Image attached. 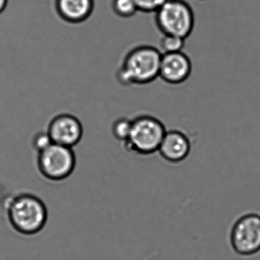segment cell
Returning a JSON list of instances; mask_svg holds the SVG:
<instances>
[{
	"label": "cell",
	"mask_w": 260,
	"mask_h": 260,
	"mask_svg": "<svg viewBox=\"0 0 260 260\" xmlns=\"http://www.w3.org/2000/svg\"><path fill=\"white\" fill-rule=\"evenodd\" d=\"M191 148L188 137L183 132L173 129L167 131L158 152L167 162L176 164L188 157Z\"/></svg>",
	"instance_id": "9"
},
{
	"label": "cell",
	"mask_w": 260,
	"mask_h": 260,
	"mask_svg": "<svg viewBox=\"0 0 260 260\" xmlns=\"http://www.w3.org/2000/svg\"><path fill=\"white\" fill-rule=\"evenodd\" d=\"M52 144V140H51L48 131L38 132L32 138V146L37 153L48 148Z\"/></svg>",
	"instance_id": "15"
},
{
	"label": "cell",
	"mask_w": 260,
	"mask_h": 260,
	"mask_svg": "<svg viewBox=\"0 0 260 260\" xmlns=\"http://www.w3.org/2000/svg\"><path fill=\"white\" fill-rule=\"evenodd\" d=\"M47 131L53 143L71 148L77 145L83 136L81 121L71 114H60L54 117Z\"/></svg>",
	"instance_id": "7"
},
{
	"label": "cell",
	"mask_w": 260,
	"mask_h": 260,
	"mask_svg": "<svg viewBox=\"0 0 260 260\" xmlns=\"http://www.w3.org/2000/svg\"><path fill=\"white\" fill-rule=\"evenodd\" d=\"M192 71L191 59L183 51L162 54L159 77L170 85L185 83Z\"/></svg>",
	"instance_id": "8"
},
{
	"label": "cell",
	"mask_w": 260,
	"mask_h": 260,
	"mask_svg": "<svg viewBox=\"0 0 260 260\" xmlns=\"http://www.w3.org/2000/svg\"><path fill=\"white\" fill-rule=\"evenodd\" d=\"M138 11L145 13H155L167 0H134Z\"/></svg>",
	"instance_id": "14"
},
{
	"label": "cell",
	"mask_w": 260,
	"mask_h": 260,
	"mask_svg": "<svg viewBox=\"0 0 260 260\" xmlns=\"http://www.w3.org/2000/svg\"><path fill=\"white\" fill-rule=\"evenodd\" d=\"M132 119L127 118H120L114 121L112 126V133L114 138L124 144L132 130Z\"/></svg>",
	"instance_id": "13"
},
{
	"label": "cell",
	"mask_w": 260,
	"mask_h": 260,
	"mask_svg": "<svg viewBox=\"0 0 260 260\" xmlns=\"http://www.w3.org/2000/svg\"><path fill=\"white\" fill-rule=\"evenodd\" d=\"M75 153L71 147L53 143L38 153L37 168L45 179L60 182L68 179L75 170Z\"/></svg>",
	"instance_id": "5"
},
{
	"label": "cell",
	"mask_w": 260,
	"mask_h": 260,
	"mask_svg": "<svg viewBox=\"0 0 260 260\" xmlns=\"http://www.w3.org/2000/svg\"><path fill=\"white\" fill-rule=\"evenodd\" d=\"M112 9L116 16L123 19L132 18L138 12L134 0H112Z\"/></svg>",
	"instance_id": "12"
},
{
	"label": "cell",
	"mask_w": 260,
	"mask_h": 260,
	"mask_svg": "<svg viewBox=\"0 0 260 260\" xmlns=\"http://www.w3.org/2000/svg\"><path fill=\"white\" fill-rule=\"evenodd\" d=\"M4 208L10 226L22 235L38 234L48 221V212L45 202L31 193L11 196L6 200Z\"/></svg>",
	"instance_id": "1"
},
{
	"label": "cell",
	"mask_w": 260,
	"mask_h": 260,
	"mask_svg": "<svg viewBox=\"0 0 260 260\" xmlns=\"http://www.w3.org/2000/svg\"><path fill=\"white\" fill-rule=\"evenodd\" d=\"M155 22L162 35L186 39L194 30L196 16L185 0H167L155 13Z\"/></svg>",
	"instance_id": "4"
},
{
	"label": "cell",
	"mask_w": 260,
	"mask_h": 260,
	"mask_svg": "<svg viewBox=\"0 0 260 260\" xmlns=\"http://www.w3.org/2000/svg\"><path fill=\"white\" fill-rule=\"evenodd\" d=\"M166 132L164 123L156 117L139 115L132 119V130L124 147L141 156L153 154L158 152Z\"/></svg>",
	"instance_id": "3"
},
{
	"label": "cell",
	"mask_w": 260,
	"mask_h": 260,
	"mask_svg": "<svg viewBox=\"0 0 260 260\" xmlns=\"http://www.w3.org/2000/svg\"><path fill=\"white\" fill-rule=\"evenodd\" d=\"M95 0H55V10L59 17L67 23H83L92 16Z\"/></svg>",
	"instance_id": "10"
},
{
	"label": "cell",
	"mask_w": 260,
	"mask_h": 260,
	"mask_svg": "<svg viewBox=\"0 0 260 260\" xmlns=\"http://www.w3.org/2000/svg\"><path fill=\"white\" fill-rule=\"evenodd\" d=\"M162 52L151 45H140L128 51L116 72L124 86L149 84L159 77Z\"/></svg>",
	"instance_id": "2"
},
{
	"label": "cell",
	"mask_w": 260,
	"mask_h": 260,
	"mask_svg": "<svg viewBox=\"0 0 260 260\" xmlns=\"http://www.w3.org/2000/svg\"><path fill=\"white\" fill-rule=\"evenodd\" d=\"M8 4V0H0V14L4 13Z\"/></svg>",
	"instance_id": "16"
},
{
	"label": "cell",
	"mask_w": 260,
	"mask_h": 260,
	"mask_svg": "<svg viewBox=\"0 0 260 260\" xmlns=\"http://www.w3.org/2000/svg\"><path fill=\"white\" fill-rule=\"evenodd\" d=\"M185 39L172 35H162L160 40V51L162 54L183 51Z\"/></svg>",
	"instance_id": "11"
},
{
	"label": "cell",
	"mask_w": 260,
	"mask_h": 260,
	"mask_svg": "<svg viewBox=\"0 0 260 260\" xmlns=\"http://www.w3.org/2000/svg\"><path fill=\"white\" fill-rule=\"evenodd\" d=\"M231 243L239 255H252L260 251V216L249 214L243 216L233 226Z\"/></svg>",
	"instance_id": "6"
}]
</instances>
